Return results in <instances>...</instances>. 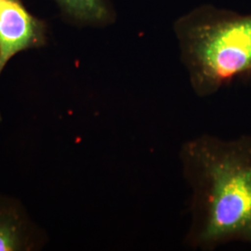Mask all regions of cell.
<instances>
[{"instance_id": "cell-2", "label": "cell", "mask_w": 251, "mask_h": 251, "mask_svg": "<svg viewBox=\"0 0 251 251\" xmlns=\"http://www.w3.org/2000/svg\"><path fill=\"white\" fill-rule=\"evenodd\" d=\"M179 57L198 97L251 83V14L204 5L174 25Z\"/></svg>"}, {"instance_id": "cell-1", "label": "cell", "mask_w": 251, "mask_h": 251, "mask_svg": "<svg viewBox=\"0 0 251 251\" xmlns=\"http://www.w3.org/2000/svg\"><path fill=\"white\" fill-rule=\"evenodd\" d=\"M179 156L191 192L186 246L209 251L251 245V135H198L181 144Z\"/></svg>"}, {"instance_id": "cell-5", "label": "cell", "mask_w": 251, "mask_h": 251, "mask_svg": "<svg viewBox=\"0 0 251 251\" xmlns=\"http://www.w3.org/2000/svg\"><path fill=\"white\" fill-rule=\"evenodd\" d=\"M65 16L88 26H104L113 23L115 13L108 0H55Z\"/></svg>"}, {"instance_id": "cell-3", "label": "cell", "mask_w": 251, "mask_h": 251, "mask_svg": "<svg viewBox=\"0 0 251 251\" xmlns=\"http://www.w3.org/2000/svg\"><path fill=\"white\" fill-rule=\"evenodd\" d=\"M47 34L45 22L30 13L22 0H0V76L15 55L44 47Z\"/></svg>"}, {"instance_id": "cell-4", "label": "cell", "mask_w": 251, "mask_h": 251, "mask_svg": "<svg viewBox=\"0 0 251 251\" xmlns=\"http://www.w3.org/2000/svg\"><path fill=\"white\" fill-rule=\"evenodd\" d=\"M48 242L17 198L0 195V251H41Z\"/></svg>"}]
</instances>
